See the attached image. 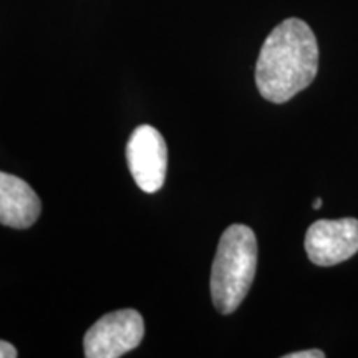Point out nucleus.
I'll use <instances>...</instances> for the list:
<instances>
[{"label":"nucleus","instance_id":"obj_1","mask_svg":"<svg viewBox=\"0 0 358 358\" xmlns=\"http://www.w3.org/2000/svg\"><path fill=\"white\" fill-rule=\"evenodd\" d=\"M319 45L312 29L301 19H287L268 34L259 53L256 83L272 103H285L317 77Z\"/></svg>","mask_w":358,"mask_h":358},{"label":"nucleus","instance_id":"obj_2","mask_svg":"<svg viewBox=\"0 0 358 358\" xmlns=\"http://www.w3.org/2000/svg\"><path fill=\"white\" fill-rule=\"evenodd\" d=\"M257 268V239L244 224L222 232L211 271V297L221 313H232L252 285Z\"/></svg>","mask_w":358,"mask_h":358},{"label":"nucleus","instance_id":"obj_3","mask_svg":"<svg viewBox=\"0 0 358 358\" xmlns=\"http://www.w3.org/2000/svg\"><path fill=\"white\" fill-rule=\"evenodd\" d=\"M145 337V320L134 308H122L103 315L85 334L87 358H118L131 352Z\"/></svg>","mask_w":358,"mask_h":358},{"label":"nucleus","instance_id":"obj_4","mask_svg":"<svg viewBox=\"0 0 358 358\" xmlns=\"http://www.w3.org/2000/svg\"><path fill=\"white\" fill-rule=\"evenodd\" d=\"M129 173L143 192H156L164 185L168 171V148L155 127L141 124L127 145Z\"/></svg>","mask_w":358,"mask_h":358},{"label":"nucleus","instance_id":"obj_5","mask_svg":"<svg viewBox=\"0 0 358 358\" xmlns=\"http://www.w3.org/2000/svg\"><path fill=\"white\" fill-rule=\"evenodd\" d=\"M307 256L315 266L332 267L358 252V219H322L306 234Z\"/></svg>","mask_w":358,"mask_h":358},{"label":"nucleus","instance_id":"obj_6","mask_svg":"<svg viewBox=\"0 0 358 358\" xmlns=\"http://www.w3.org/2000/svg\"><path fill=\"white\" fill-rule=\"evenodd\" d=\"M42 203L29 182L0 171V224L12 229H27L35 224Z\"/></svg>","mask_w":358,"mask_h":358},{"label":"nucleus","instance_id":"obj_7","mask_svg":"<svg viewBox=\"0 0 358 358\" xmlns=\"http://www.w3.org/2000/svg\"><path fill=\"white\" fill-rule=\"evenodd\" d=\"M325 353L322 350H303V352H294L284 355V358H324Z\"/></svg>","mask_w":358,"mask_h":358},{"label":"nucleus","instance_id":"obj_8","mask_svg":"<svg viewBox=\"0 0 358 358\" xmlns=\"http://www.w3.org/2000/svg\"><path fill=\"white\" fill-rule=\"evenodd\" d=\"M17 357V348L12 343L6 342V340H0V358H15Z\"/></svg>","mask_w":358,"mask_h":358},{"label":"nucleus","instance_id":"obj_9","mask_svg":"<svg viewBox=\"0 0 358 358\" xmlns=\"http://www.w3.org/2000/svg\"><path fill=\"white\" fill-rule=\"evenodd\" d=\"M313 209H320L322 208V199L320 198H317L315 201H313V206H312Z\"/></svg>","mask_w":358,"mask_h":358}]
</instances>
